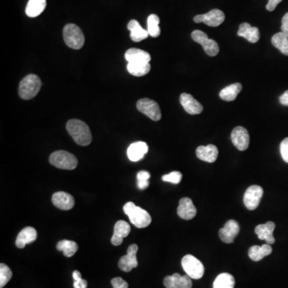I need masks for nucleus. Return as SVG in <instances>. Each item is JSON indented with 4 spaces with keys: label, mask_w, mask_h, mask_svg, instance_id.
Here are the masks:
<instances>
[{
    "label": "nucleus",
    "mask_w": 288,
    "mask_h": 288,
    "mask_svg": "<svg viewBox=\"0 0 288 288\" xmlns=\"http://www.w3.org/2000/svg\"><path fill=\"white\" fill-rule=\"evenodd\" d=\"M66 130L75 142L80 146H87L92 140L89 127L81 120H69L66 123Z\"/></svg>",
    "instance_id": "nucleus-1"
},
{
    "label": "nucleus",
    "mask_w": 288,
    "mask_h": 288,
    "mask_svg": "<svg viewBox=\"0 0 288 288\" xmlns=\"http://www.w3.org/2000/svg\"><path fill=\"white\" fill-rule=\"evenodd\" d=\"M123 211L129 217L133 225L138 228H147L152 223V217L146 210L137 207L133 202H128L123 206Z\"/></svg>",
    "instance_id": "nucleus-2"
},
{
    "label": "nucleus",
    "mask_w": 288,
    "mask_h": 288,
    "mask_svg": "<svg viewBox=\"0 0 288 288\" xmlns=\"http://www.w3.org/2000/svg\"><path fill=\"white\" fill-rule=\"evenodd\" d=\"M42 82L35 75L30 74L23 79L19 87V95L25 100L31 99L38 95Z\"/></svg>",
    "instance_id": "nucleus-3"
},
{
    "label": "nucleus",
    "mask_w": 288,
    "mask_h": 288,
    "mask_svg": "<svg viewBox=\"0 0 288 288\" xmlns=\"http://www.w3.org/2000/svg\"><path fill=\"white\" fill-rule=\"evenodd\" d=\"M63 40L69 48L80 50L84 47L85 37L77 25L69 23L63 28Z\"/></svg>",
    "instance_id": "nucleus-4"
},
{
    "label": "nucleus",
    "mask_w": 288,
    "mask_h": 288,
    "mask_svg": "<svg viewBox=\"0 0 288 288\" xmlns=\"http://www.w3.org/2000/svg\"><path fill=\"white\" fill-rule=\"evenodd\" d=\"M51 165L63 170H74L78 165L77 158L65 151H57L50 156Z\"/></svg>",
    "instance_id": "nucleus-5"
},
{
    "label": "nucleus",
    "mask_w": 288,
    "mask_h": 288,
    "mask_svg": "<svg viewBox=\"0 0 288 288\" xmlns=\"http://www.w3.org/2000/svg\"><path fill=\"white\" fill-rule=\"evenodd\" d=\"M184 271L192 279H199L204 275V266L197 258L192 255H187L182 260Z\"/></svg>",
    "instance_id": "nucleus-6"
},
{
    "label": "nucleus",
    "mask_w": 288,
    "mask_h": 288,
    "mask_svg": "<svg viewBox=\"0 0 288 288\" xmlns=\"http://www.w3.org/2000/svg\"><path fill=\"white\" fill-rule=\"evenodd\" d=\"M192 40L203 47L205 52L209 56H215L220 51V47L214 40H210L207 34L199 30H194L192 33Z\"/></svg>",
    "instance_id": "nucleus-7"
},
{
    "label": "nucleus",
    "mask_w": 288,
    "mask_h": 288,
    "mask_svg": "<svg viewBox=\"0 0 288 288\" xmlns=\"http://www.w3.org/2000/svg\"><path fill=\"white\" fill-rule=\"evenodd\" d=\"M137 108L142 114L150 118L153 121L161 119V111L157 102L149 99H141L137 102Z\"/></svg>",
    "instance_id": "nucleus-8"
},
{
    "label": "nucleus",
    "mask_w": 288,
    "mask_h": 288,
    "mask_svg": "<svg viewBox=\"0 0 288 288\" xmlns=\"http://www.w3.org/2000/svg\"><path fill=\"white\" fill-rule=\"evenodd\" d=\"M263 195H264V190L261 187L258 185H252L249 187L243 196L245 207L250 210H256L260 205Z\"/></svg>",
    "instance_id": "nucleus-9"
},
{
    "label": "nucleus",
    "mask_w": 288,
    "mask_h": 288,
    "mask_svg": "<svg viewBox=\"0 0 288 288\" xmlns=\"http://www.w3.org/2000/svg\"><path fill=\"white\" fill-rule=\"evenodd\" d=\"M225 20V15L222 11L213 9L203 15H198L194 17L195 23H203L209 27H218Z\"/></svg>",
    "instance_id": "nucleus-10"
},
{
    "label": "nucleus",
    "mask_w": 288,
    "mask_h": 288,
    "mask_svg": "<svg viewBox=\"0 0 288 288\" xmlns=\"http://www.w3.org/2000/svg\"><path fill=\"white\" fill-rule=\"evenodd\" d=\"M138 246L136 244H131L127 249L126 256H122L119 261V267L122 271L129 272L133 268L138 267V260L136 258Z\"/></svg>",
    "instance_id": "nucleus-11"
},
{
    "label": "nucleus",
    "mask_w": 288,
    "mask_h": 288,
    "mask_svg": "<svg viewBox=\"0 0 288 288\" xmlns=\"http://www.w3.org/2000/svg\"><path fill=\"white\" fill-rule=\"evenodd\" d=\"M231 141L238 150L245 151L248 148L250 142L248 131L243 127H236L231 132Z\"/></svg>",
    "instance_id": "nucleus-12"
},
{
    "label": "nucleus",
    "mask_w": 288,
    "mask_h": 288,
    "mask_svg": "<svg viewBox=\"0 0 288 288\" xmlns=\"http://www.w3.org/2000/svg\"><path fill=\"white\" fill-rule=\"evenodd\" d=\"M240 228L239 224L235 220H228L226 223L224 228H221L219 232L220 238L223 242L226 243H233L235 237L239 235Z\"/></svg>",
    "instance_id": "nucleus-13"
},
{
    "label": "nucleus",
    "mask_w": 288,
    "mask_h": 288,
    "mask_svg": "<svg viewBox=\"0 0 288 288\" xmlns=\"http://www.w3.org/2000/svg\"><path fill=\"white\" fill-rule=\"evenodd\" d=\"M163 284L167 288H192V278L186 275H181L178 273L169 275L163 280Z\"/></svg>",
    "instance_id": "nucleus-14"
},
{
    "label": "nucleus",
    "mask_w": 288,
    "mask_h": 288,
    "mask_svg": "<svg viewBox=\"0 0 288 288\" xmlns=\"http://www.w3.org/2000/svg\"><path fill=\"white\" fill-rule=\"evenodd\" d=\"M179 101L184 110L186 111L188 114L194 116V115L200 114L203 112V107L201 103L190 94H181Z\"/></svg>",
    "instance_id": "nucleus-15"
},
{
    "label": "nucleus",
    "mask_w": 288,
    "mask_h": 288,
    "mask_svg": "<svg viewBox=\"0 0 288 288\" xmlns=\"http://www.w3.org/2000/svg\"><path fill=\"white\" fill-rule=\"evenodd\" d=\"M177 213L183 220H190L195 218V216L197 214V210L192 199L189 198H183L180 199Z\"/></svg>",
    "instance_id": "nucleus-16"
},
{
    "label": "nucleus",
    "mask_w": 288,
    "mask_h": 288,
    "mask_svg": "<svg viewBox=\"0 0 288 288\" xmlns=\"http://www.w3.org/2000/svg\"><path fill=\"white\" fill-rule=\"evenodd\" d=\"M275 228V223L269 221L266 224L257 226L255 231H256V235H258L259 239L265 240L267 244H273L275 242L273 235Z\"/></svg>",
    "instance_id": "nucleus-17"
},
{
    "label": "nucleus",
    "mask_w": 288,
    "mask_h": 288,
    "mask_svg": "<svg viewBox=\"0 0 288 288\" xmlns=\"http://www.w3.org/2000/svg\"><path fill=\"white\" fill-rule=\"evenodd\" d=\"M52 203L60 210H68L74 207L75 199L70 194L59 192L52 195Z\"/></svg>",
    "instance_id": "nucleus-18"
},
{
    "label": "nucleus",
    "mask_w": 288,
    "mask_h": 288,
    "mask_svg": "<svg viewBox=\"0 0 288 288\" xmlns=\"http://www.w3.org/2000/svg\"><path fill=\"white\" fill-rule=\"evenodd\" d=\"M131 232V227L123 220L116 223L114 228V234L112 238V243L114 246H120L123 243L124 238L127 237Z\"/></svg>",
    "instance_id": "nucleus-19"
},
{
    "label": "nucleus",
    "mask_w": 288,
    "mask_h": 288,
    "mask_svg": "<svg viewBox=\"0 0 288 288\" xmlns=\"http://www.w3.org/2000/svg\"><path fill=\"white\" fill-rule=\"evenodd\" d=\"M148 152V146L146 142H135L130 145L127 149V157L132 162H138L145 156Z\"/></svg>",
    "instance_id": "nucleus-20"
},
{
    "label": "nucleus",
    "mask_w": 288,
    "mask_h": 288,
    "mask_svg": "<svg viewBox=\"0 0 288 288\" xmlns=\"http://www.w3.org/2000/svg\"><path fill=\"white\" fill-rule=\"evenodd\" d=\"M218 148L213 144H209L207 146H199L196 149V156L200 160L214 163L218 158Z\"/></svg>",
    "instance_id": "nucleus-21"
},
{
    "label": "nucleus",
    "mask_w": 288,
    "mask_h": 288,
    "mask_svg": "<svg viewBox=\"0 0 288 288\" xmlns=\"http://www.w3.org/2000/svg\"><path fill=\"white\" fill-rule=\"evenodd\" d=\"M37 239V231L31 227H27L22 230L18 235L15 244L18 248H24L25 246L31 243Z\"/></svg>",
    "instance_id": "nucleus-22"
},
{
    "label": "nucleus",
    "mask_w": 288,
    "mask_h": 288,
    "mask_svg": "<svg viewBox=\"0 0 288 288\" xmlns=\"http://www.w3.org/2000/svg\"><path fill=\"white\" fill-rule=\"evenodd\" d=\"M237 34L239 37L246 39L251 44L258 42L260 37V30L257 27H251L250 24L247 23H243L239 25Z\"/></svg>",
    "instance_id": "nucleus-23"
},
{
    "label": "nucleus",
    "mask_w": 288,
    "mask_h": 288,
    "mask_svg": "<svg viewBox=\"0 0 288 288\" xmlns=\"http://www.w3.org/2000/svg\"><path fill=\"white\" fill-rule=\"evenodd\" d=\"M125 59L128 63H150V54L138 48L128 49L125 53Z\"/></svg>",
    "instance_id": "nucleus-24"
},
{
    "label": "nucleus",
    "mask_w": 288,
    "mask_h": 288,
    "mask_svg": "<svg viewBox=\"0 0 288 288\" xmlns=\"http://www.w3.org/2000/svg\"><path fill=\"white\" fill-rule=\"evenodd\" d=\"M127 29L131 31V39L134 42H140L142 40H146L149 35L148 30H144L135 19H132L128 23Z\"/></svg>",
    "instance_id": "nucleus-25"
},
{
    "label": "nucleus",
    "mask_w": 288,
    "mask_h": 288,
    "mask_svg": "<svg viewBox=\"0 0 288 288\" xmlns=\"http://www.w3.org/2000/svg\"><path fill=\"white\" fill-rule=\"evenodd\" d=\"M272 252V248L270 244H264L263 246H253L249 249L248 255L250 260L255 262L260 261L266 256H269Z\"/></svg>",
    "instance_id": "nucleus-26"
},
{
    "label": "nucleus",
    "mask_w": 288,
    "mask_h": 288,
    "mask_svg": "<svg viewBox=\"0 0 288 288\" xmlns=\"http://www.w3.org/2000/svg\"><path fill=\"white\" fill-rule=\"evenodd\" d=\"M243 86L239 83L231 84L228 87H224V89L220 92V97L223 100L227 102H231L235 100L239 92L242 91Z\"/></svg>",
    "instance_id": "nucleus-27"
},
{
    "label": "nucleus",
    "mask_w": 288,
    "mask_h": 288,
    "mask_svg": "<svg viewBox=\"0 0 288 288\" xmlns=\"http://www.w3.org/2000/svg\"><path fill=\"white\" fill-rule=\"evenodd\" d=\"M47 6L46 0H29L26 8V14L30 18L37 17L42 14Z\"/></svg>",
    "instance_id": "nucleus-28"
},
{
    "label": "nucleus",
    "mask_w": 288,
    "mask_h": 288,
    "mask_svg": "<svg viewBox=\"0 0 288 288\" xmlns=\"http://www.w3.org/2000/svg\"><path fill=\"white\" fill-rule=\"evenodd\" d=\"M127 68L130 74L140 77L149 73L151 65L149 63H128Z\"/></svg>",
    "instance_id": "nucleus-29"
},
{
    "label": "nucleus",
    "mask_w": 288,
    "mask_h": 288,
    "mask_svg": "<svg viewBox=\"0 0 288 288\" xmlns=\"http://www.w3.org/2000/svg\"><path fill=\"white\" fill-rule=\"evenodd\" d=\"M56 248L59 251H62L66 257H71V256H74L76 254V251L78 250V245L74 241L66 240V239H63V240L59 241V243H57V246H56Z\"/></svg>",
    "instance_id": "nucleus-30"
},
{
    "label": "nucleus",
    "mask_w": 288,
    "mask_h": 288,
    "mask_svg": "<svg viewBox=\"0 0 288 288\" xmlns=\"http://www.w3.org/2000/svg\"><path fill=\"white\" fill-rule=\"evenodd\" d=\"M235 285V278L231 274L222 273L216 278L213 288H234Z\"/></svg>",
    "instance_id": "nucleus-31"
},
{
    "label": "nucleus",
    "mask_w": 288,
    "mask_h": 288,
    "mask_svg": "<svg viewBox=\"0 0 288 288\" xmlns=\"http://www.w3.org/2000/svg\"><path fill=\"white\" fill-rule=\"evenodd\" d=\"M271 43L274 47L279 49L283 55L288 56V37L281 31L274 34L271 39Z\"/></svg>",
    "instance_id": "nucleus-32"
},
{
    "label": "nucleus",
    "mask_w": 288,
    "mask_h": 288,
    "mask_svg": "<svg viewBox=\"0 0 288 288\" xmlns=\"http://www.w3.org/2000/svg\"><path fill=\"white\" fill-rule=\"evenodd\" d=\"M159 18L158 15L152 14L149 15L148 19V31L149 35L153 38H157L160 34V28H159Z\"/></svg>",
    "instance_id": "nucleus-33"
},
{
    "label": "nucleus",
    "mask_w": 288,
    "mask_h": 288,
    "mask_svg": "<svg viewBox=\"0 0 288 288\" xmlns=\"http://www.w3.org/2000/svg\"><path fill=\"white\" fill-rule=\"evenodd\" d=\"M12 277V270L6 264H0V288L6 286Z\"/></svg>",
    "instance_id": "nucleus-34"
},
{
    "label": "nucleus",
    "mask_w": 288,
    "mask_h": 288,
    "mask_svg": "<svg viewBox=\"0 0 288 288\" xmlns=\"http://www.w3.org/2000/svg\"><path fill=\"white\" fill-rule=\"evenodd\" d=\"M151 178L150 173L146 171H141L137 174L138 188L140 190L146 189L149 186V179Z\"/></svg>",
    "instance_id": "nucleus-35"
},
{
    "label": "nucleus",
    "mask_w": 288,
    "mask_h": 288,
    "mask_svg": "<svg viewBox=\"0 0 288 288\" xmlns=\"http://www.w3.org/2000/svg\"><path fill=\"white\" fill-rule=\"evenodd\" d=\"M183 175L179 171H172L170 174H165L162 177L164 182L171 183V184H178L182 179Z\"/></svg>",
    "instance_id": "nucleus-36"
},
{
    "label": "nucleus",
    "mask_w": 288,
    "mask_h": 288,
    "mask_svg": "<svg viewBox=\"0 0 288 288\" xmlns=\"http://www.w3.org/2000/svg\"><path fill=\"white\" fill-rule=\"evenodd\" d=\"M73 279H74L75 288H87V282L85 279H82L81 273L79 271H75L72 274Z\"/></svg>",
    "instance_id": "nucleus-37"
},
{
    "label": "nucleus",
    "mask_w": 288,
    "mask_h": 288,
    "mask_svg": "<svg viewBox=\"0 0 288 288\" xmlns=\"http://www.w3.org/2000/svg\"><path fill=\"white\" fill-rule=\"evenodd\" d=\"M280 153L282 159L288 163V138H284L281 142Z\"/></svg>",
    "instance_id": "nucleus-38"
},
{
    "label": "nucleus",
    "mask_w": 288,
    "mask_h": 288,
    "mask_svg": "<svg viewBox=\"0 0 288 288\" xmlns=\"http://www.w3.org/2000/svg\"><path fill=\"white\" fill-rule=\"evenodd\" d=\"M111 282H112L113 288H128L127 282H126L124 279H122L120 277H116V278L112 279Z\"/></svg>",
    "instance_id": "nucleus-39"
},
{
    "label": "nucleus",
    "mask_w": 288,
    "mask_h": 288,
    "mask_svg": "<svg viewBox=\"0 0 288 288\" xmlns=\"http://www.w3.org/2000/svg\"><path fill=\"white\" fill-rule=\"evenodd\" d=\"M281 30L288 37V12L282 17Z\"/></svg>",
    "instance_id": "nucleus-40"
},
{
    "label": "nucleus",
    "mask_w": 288,
    "mask_h": 288,
    "mask_svg": "<svg viewBox=\"0 0 288 288\" xmlns=\"http://www.w3.org/2000/svg\"><path fill=\"white\" fill-rule=\"evenodd\" d=\"M282 0H269L268 3H267L266 8H267V11H269V12H273L274 10L278 6V4L282 2Z\"/></svg>",
    "instance_id": "nucleus-41"
},
{
    "label": "nucleus",
    "mask_w": 288,
    "mask_h": 288,
    "mask_svg": "<svg viewBox=\"0 0 288 288\" xmlns=\"http://www.w3.org/2000/svg\"><path fill=\"white\" fill-rule=\"evenodd\" d=\"M279 102L281 104L288 106V91H285L284 93L279 97Z\"/></svg>",
    "instance_id": "nucleus-42"
}]
</instances>
